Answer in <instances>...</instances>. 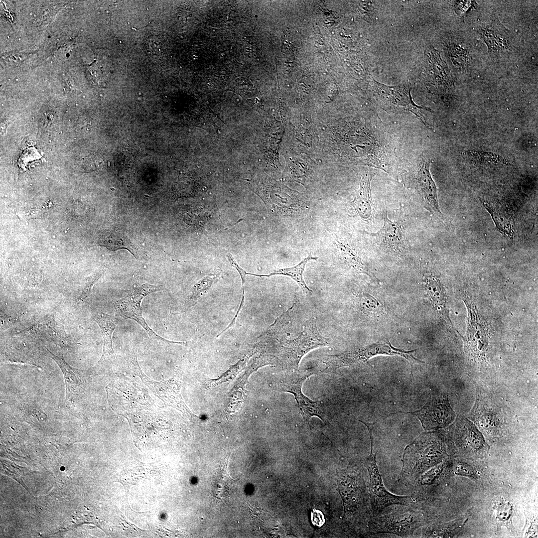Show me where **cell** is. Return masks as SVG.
Masks as SVG:
<instances>
[{
	"label": "cell",
	"mask_w": 538,
	"mask_h": 538,
	"mask_svg": "<svg viewBox=\"0 0 538 538\" xmlns=\"http://www.w3.org/2000/svg\"><path fill=\"white\" fill-rule=\"evenodd\" d=\"M448 457L444 436L437 432L423 433L405 447L398 480L413 485L421 474Z\"/></svg>",
	"instance_id": "cell-1"
},
{
	"label": "cell",
	"mask_w": 538,
	"mask_h": 538,
	"mask_svg": "<svg viewBox=\"0 0 538 538\" xmlns=\"http://www.w3.org/2000/svg\"><path fill=\"white\" fill-rule=\"evenodd\" d=\"M416 349L404 350L393 346L388 339H384L369 345L348 349L342 353L328 355L325 357L322 362L325 365L323 371L334 372L338 368L350 367L367 363L371 358L377 355H398L407 360L411 366V373L414 363H423L415 357L413 353Z\"/></svg>",
	"instance_id": "cell-2"
},
{
	"label": "cell",
	"mask_w": 538,
	"mask_h": 538,
	"mask_svg": "<svg viewBox=\"0 0 538 538\" xmlns=\"http://www.w3.org/2000/svg\"><path fill=\"white\" fill-rule=\"evenodd\" d=\"M410 506L373 516L368 523L369 533L391 534L402 538L412 536L416 529L427 523L428 518L423 511Z\"/></svg>",
	"instance_id": "cell-3"
},
{
	"label": "cell",
	"mask_w": 538,
	"mask_h": 538,
	"mask_svg": "<svg viewBox=\"0 0 538 538\" xmlns=\"http://www.w3.org/2000/svg\"><path fill=\"white\" fill-rule=\"evenodd\" d=\"M444 437L451 451L468 458H483L488 452L489 446L482 433L473 423L462 416H457Z\"/></svg>",
	"instance_id": "cell-4"
},
{
	"label": "cell",
	"mask_w": 538,
	"mask_h": 538,
	"mask_svg": "<svg viewBox=\"0 0 538 538\" xmlns=\"http://www.w3.org/2000/svg\"><path fill=\"white\" fill-rule=\"evenodd\" d=\"M368 428L370 437V453L365 460V465L369 475V499L373 515L382 513L386 508L393 505L411 506L412 499L409 496H398L388 491L384 486L376 461V453H374L373 425L362 420Z\"/></svg>",
	"instance_id": "cell-5"
},
{
	"label": "cell",
	"mask_w": 538,
	"mask_h": 538,
	"mask_svg": "<svg viewBox=\"0 0 538 538\" xmlns=\"http://www.w3.org/2000/svg\"><path fill=\"white\" fill-rule=\"evenodd\" d=\"M328 339L319 332L316 319L310 318L304 323L302 331L293 339L285 340L282 345V355L286 365L290 370L297 369L302 358L315 348L327 346Z\"/></svg>",
	"instance_id": "cell-6"
},
{
	"label": "cell",
	"mask_w": 538,
	"mask_h": 538,
	"mask_svg": "<svg viewBox=\"0 0 538 538\" xmlns=\"http://www.w3.org/2000/svg\"><path fill=\"white\" fill-rule=\"evenodd\" d=\"M312 369L303 370H293L288 373L278 384V390L293 395L304 420L309 424L312 416H315L325 422V416L319 401H313L305 396L301 391L304 381L311 375L317 374Z\"/></svg>",
	"instance_id": "cell-7"
},
{
	"label": "cell",
	"mask_w": 538,
	"mask_h": 538,
	"mask_svg": "<svg viewBox=\"0 0 538 538\" xmlns=\"http://www.w3.org/2000/svg\"><path fill=\"white\" fill-rule=\"evenodd\" d=\"M161 286L144 283L133 287L125 297L115 300L114 306L116 312L122 317L130 319L138 323L154 339L168 343V341L155 333L147 325L142 315L141 303L142 299L148 294L162 290Z\"/></svg>",
	"instance_id": "cell-8"
},
{
	"label": "cell",
	"mask_w": 538,
	"mask_h": 538,
	"mask_svg": "<svg viewBox=\"0 0 538 538\" xmlns=\"http://www.w3.org/2000/svg\"><path fill=\"white\" fill-rule=\"evenodd\" d=\"M399 412L410 413L416 416L426 431L446 427L453 422L455 417L448 396L445 394L432 396L418 410Z\"/></svg>",
	"instance_id": "cell-9"
},
{
	"label": "cell",
	"mask_w": 538,
	"mask_h": 538,
	"mask_svg": "<svg viewBox=\"0 0 538 538\" xmlns=\"http://www.w3.org/2000/svg\"><path fill=\"white\" fill-rule=\"evenodd\" d=\"M340 488L346 513L350 518L361 517L366 513L373 516L369 500H366L364 481L360 474L353 470L345 471L341 475Z\"/></svg>",
	"instance_id": "cell-10"
},
{
	"label": "cell",
	"mask_w": 538,
	"mask_h": 538,
	"mask_svg": "<svg viewBox=\"0 0 538 538\" xmlns=\"http://www.w3.org/2000/svg\"><path fill=\"white\" fill-rule=\"evenodd\" d=\"M380 99L384 105L395 111H407L414 114L426 127L430 125L426 121L421 110L432 111L425 107L416 105L412 99L410 88L405 85L388 86L375 80Z\"/></svg>",
	"instance_id": "cell-11"
},
{
	"label": "cell",
	"mask_w": 538,
	"mask_h": 538,
	"mask_svg": "<svg viewBox=\"0 0 538 538\" xmlns=\"http://www.w3.org/2000/svg\"><path fill=\"white\" fill-rule=\"evenodd\" d=\"M492 405L487 404L483 397L477 398L472 412L473 419L487 438L495 440L500 436L502 422Z\"/></svg>",
	"instance_id": "cell-12"
},
{
	"label": "cell",
	"mask_w": 538,
	"mask_h": 538,
	"mask_svg": "<svg viewBox=\"0 0 538 538\" xmlns=\"http://www.w3.org/2000/svg\"><path fill=\"white\" fill-rule=\"evenodd\" d=\"M131 360L134 368L140 375L144 383H145L156 394L157 396L162 400L168 403L169 405L175 407L180 411H183L187 414L191 415L189 409L182 400L179 392V388L172 380L165 382H157L149 379L141 372L138 366L136 356L131 358Z\"/></svg>",
	"instance_id": "cell-13"
},
{
	"label": "cell",
	"mask_w": 538,
	"mask_h": 538,
	"mask_svg": "<svg viewBox=\"0 0 538 538\" xmlns=\"http://www.w3.org/2000/svg\"><path fill=\"white\" fill-rule=\"evenodd\" d=\"M480 37L486 44L489 52L500 54L512 49L509 31L498 19L490 24L482 25L478 29Z\"/></svg>",
	"instance_id": "cell-14"
},
{
	"label": "cell",
	"mask_w": 538,
	"mask_h": 538,
	"mask_svg": "<svg viewBox=\"0 0 538 538\" xmlns=\"http://www.w3.org/2000/svg\"><path fill=\"white\" fill-rule=\"evenodd\" d=\"M384 223L377 233L371 234L385 249L393 253L400 254L406 250L404 236V226L399 221L390 220L387 213L384 215Z\"/></svg>",
	"instance_id": "cell-15"
},
{
	"label": "cell",
	"mask_w": 538,
	"mask_h": 538,
	"mask_svg": "<svg viewBox=\"0 0 538 538\" xmlns=\"http://www.w3.org/2000/svg\"><path fill=\"white\" fill-rule=\"evenodd\" d=\"M430 161L423 163L417 175V181L424 206L432 214L443 219L438 205L437 188L429 170Z\"/></svg>",
	"instance_id": "cell-16"
},
{
	"label": "cell",
	"mask_w": 538,
	"mask_h": 538,
	"mask_svg": "<svg viewBox=\"0 0 538 538\" xmlns=\"http://www.w3.org/2000/svg\"><path fill=\"white\" fill-rule=\"evenodd\" d=\"M452 466V462L447 458L421 474L413 484L414 499L419 498L426 488L438 484L449 473Z\"/></svg>",
	"instance_id": "cell-17"
},
{
	"label": "cell",
	"mask_w": 538,
	"mask_h": 538,
	"mask_svg": "<svg viewBox=\"0 0 538 538\" xmlns=\"http://www.w3.org/2000/svg\"><path fill=\"white\" fill-rule=\"evenodd\" d=\"M469 311L471 314L469 319V326L467 335L468 349L476 357H480L485 353L488 345V339L483 325L479 323L477 315L474 309L472 311L467 306Z\"/></svg>",
	"instance_id": "cell-18"
},
{
	"label": "cell",
	"mask_w": 538,
	"mask_h": 538,
	"mask_svg": "<svg viewBox=\"0 0 538 538\" xmlns=\"http://www.w3.org/2000/svg\"><path fill=\"white\" fill-rule=\"evenodd\" d=\"M373 175L362 177L360 188L354 195L352 206L356 213L364 221L370 220L373 215V203L371 197L370 183Z\"/></svg>",
	"instance_id": "cell-19"
},
{
	"label": "cell",
	"mask_w": 538,
	"mask_h": 538,
	"mask_svg": "<svg viewBox=\"0 0 538 538\" xmlns=\"http://www.w3.org/2000/svg\"><path fill=\"white\" fill-rule=\"evenodd\" d=\"M425 288L436 311L451 326L446 308V295L443 284L439 279L433 275H425Z\"/></svg>",
	"instance_id": "cell-20"
},
{
	"label": "cell",
	"mask_w": 538,
	"mask_h": 538,
	"mask_svg": "<svg viewBox=\"0 0 538 538\" xmlns=\"http://www.w3.org/2000/svg\"><path fill=\"white\" fill-rule=\"evenodd\" d=\"M332 244L335 254L340 260L355 270L373 278L362 258L352 247L338 239H335Z\"/></svg>",
	"instance_id": "cell-21"
},
{
	"label": "cell",
	"mask_w": 538,
	"mask_h": 538,
	"mask_svg": "<svg viewBox=\"0 0 538 538\" xmlns=\"http://www.w3.org/2000/svg\"><path fill=\"white\" fill-rule=\"evenodd\" d=\"M317 259V257L308 255L299 264L291 267L276 269L267 274H254L249 272H248V274L259 277H269L275 275L286 276L294 280L304 293L310 294L312 291L304 281L303 272L307 263L310 261L316 260Z\"/></svg>",
	"instance_id": "cell-22"
},
{
	"label": "cell",
	"mask_w": 538,
	"mask_h": 538,
	"mask_svg": "<svg viewBox=\"0 0 538 538\" xmlns=\"http://www.w3.org/2000/svg\"><path fill=\"white\" fill-rule=\"evenodd\" d=\"M467 519H458L444 523L433 524L424 526L422 530V538H451L457 535Z\"/></svg>",
	"instance_id": "cell-23"
},
{
	"label": "cell",
	"mask_w": 538,
	"mask_h": 538,
	"mask_svg": "<svg viewBox=\"0 0 538 538\" xmlns=\"http://www.w3.org/2000/svg\"><path fill=\"white\" fill-rule=\"evenodd\" d=\"M94 320L99 326L103 338V351L100 359L102 360L114 353L112 334L117 327V323L113 316L104 313L96 314Z\"/></svg>",
	"instance_id": "cell-24"
},
{
	"label": "cell",
	"mask_w": 538,
	"mask_h": 538,
	"mask_svg": "<svg viewBox=\"0 0 538 538\" xmlns=\"http://www.w3.org/2000/svg\"><path fill=\"white\" fill-rule=\"evenodd\" d=\"M355 299L360 310L369 317L379 319L384 317L387 314L383 303L369 293H359L356 295Z\"/></svg>",
	"instance_id": "cell-25"
},
{
	"label": "cell",
	"mask_w": 538,
	"mask_h": 538,
	"mask_svg": "<svg viewBox=\"0 0 538 538\" xmlns=\"http://www.w3.org/2000/svg\"><path fill=\"white\" fill-rule=\"evenodd\" d=\"M49 353L51 357L56 362L63 374L66 396L67 398H70L78 390L79 386L78 370L71 367L63 358L56 356L50 351Z\"/></svg>",
	"instance_id": "cell-26"
},
{
	"label": "cell",
	"mask_w": 538,
	"mask_h": 538,
	"mask_svg": "<svg viewBox=\"0 0 538 538\" xmlns=\"http://www.w3.org/2000/svg\"><path fill=\"white\" fill-rule=\"evenodd\" d=\"M62 328L55 320L49 316L35 323L30 328L29 332L47 339L61 338Z\"/></svg>",
	"instance_id": "cell-27"
},
{
	"label": "cell",
	"mask_w": 538,
	"mask_h": 538,
	"mask_svg": "<svg viewBox=\"0 0 538 538\" xmlns=\"http://www.w3.org/2000/svg\"><path fill=\"white\" fill-rule=\"evenodd\" d=\"M100 243L102 246L111 250L127 249L135 257L134 248L129 238L120 232L112 231L107 234L102 238Z\"/></svg>",
	"instance_id": "cell-28"
},
{
	"label": "cell",
	"mask_w": 538,
	"mask_h": 538,
	"mask_svg": "<svg viewBox=\"0 0 538 538\" xmlns=\"http://www.w3.org/2000/svg\"><path fill=\"white\" fill-rule=\"evenodd\" d=\"M490 213L497 228L504 235L511 239L513 236L512 224L508 217L503 212L495 209L489 204H484Z\"/></svg>",
	"instance_id": "cell-29"
},
{
	"label": "cell",
	"mask_w": 538,
	"mask_h": 538,
	"mask_svg": "<svg viewBox=\"0 0 538 538\" xmlns=\"http://www.w3.org/2000/svg\"><path fill=\"white\" fill-rule=\"evenodd\" d=\"M450 56L453 64L460 69L467 67L470 58L469 52L460 44H453L450 47Z\"/></svg>",
	"instance_id": "cell-30"
},
{
	"label": "cell",
	"mask_w": 538,
	"mask_h": 538,
	"mask_svg": "<svg viewBox=\"0 0 538 538\" xmlns=\"http://www.w3.org/2000/svg\"><path fill=\"white\" fill-rule=\"evenodd\" d=\"M217 280V277L214 274H210L200 280L193 288L192 293L190 298L191 305H193L200 296L205 292Z\"/></svg>",
	"instance_id": "cell-31"
},
{
	"label": "cell",
	"mask_w": 538,
	"mask_h": 538,
	"mask_svg": "<svg viewBox=\"0 0 538 538\" xmlns=\"http://www.w3.org/2000/svg\"><path fill=\"white\" fill-rule=\"evenodd\" d=\"M495 507L497 519L503 523H507L512 516V504L508 500L501 499L496 503Z\"/></svg>",
	"instance_id": "cell-32"
},
{
	"label": "cell",
	"mask_w": 538,
	"mask_h": 538,
	"mask_svg": "<svg viewBox=\"0 0 538 538\" xmlns=\"http://www.w3.org/2000/svg\"><path fill=\"white\" fill-rule=\"evenodd\" d=\"M452 471L456 475L468 477L475 481L477 479L476 471L473 466L464 460L456 461L452 466Z\"/></svg>",
	"instance_id": "cell-33"
},
{
	"label": "cell",
	"mask_w": 538,
	"mask_h": 538,
	"mask_svg": "<svg viewBox=\"0 0 538 538\" xmlns=\"http://www.w3.org/2000/svg\"><path fill=\"white\" fill-rule=\"evenodd\" d=\"M230 264L235 269H236L238 271V272L239 273V274L240 275V276H241V280H242V300L241 301V302H240V305L239 306V308H238V310L237 311V312L236 313V315L234 316V317L233 318L232 321H231L230 324L226 328H225L223 330V331H222L219 334V335H220L221 334H222L223 333H224V332L227 331L228 329L231 328L233 326V325L235 323V320H236L238 315H239V313L240 312L241 308H242V307L243 306L244 302V284H245V277H246V275L247 274L248 272H246V271L245 270H244L242 268H241L238 264V263L236 262V261L235 260H232L230 261Z\"/></svg>",
	"instance_id": "cell-34"
},
{
	"label": "cell",
	"mask_w": 538,
	"mask_h": 538,
	"mask_svg": "<svg viewBox=\"0 0 538 538\" xmlns=\"http://www.w3.org/2000/svg\"><path fill=\"white\" fill-rule=\"evenodd\" d=\"M104 270L101 269L90 277L84 286L83 291L78 297V301L82 302L87 298L91 293L93 286L103 273Z\"/></svg>",
	"instance_id": "cell-35"
}]
</instances>
